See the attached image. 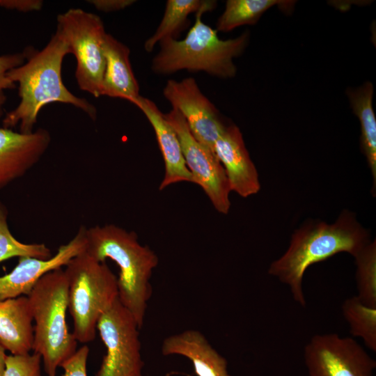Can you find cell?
<instances>
[{
  "label": "cell",
  "instance_id": "6da1fadb",
  "mask_svg": "<svg viewBox=\"0 0 376 376\" xmlns=\"http://www.w3.org/2000/svg\"><path fill=\"white\" fill-rule=\"evenodd\" d=\"M24 52L26 62L7 74L13 82L18 84L20 101L5 115L3 127L12 129L19 125V132L31 134L40 110L55 102L72 104L93 120L96 119V108L86 99L73 95L63 83L62 63L65 56L70 52L57 32L41 51L27 47Z\"/></svg>",
  "mask_w": 376,
  "mask_h": 376
},
{
  "label": "cell",
  "instance_id": "7a4b0ae2",
  "mask_svg": "<svg viewBox=\"0 0 376 376\" xmlns=\"http://www.w3.org/2000/svg\"><path fill=\"white\" fill-rule=\"evenodd\" d=\"M370 241L369 232L348 210H343L332 224L308 221L295 230L287 250L270 264L268 274L288 285L293 299L304 307L302 285L306 269L338 253L354 256Z\"/></svg>",
  "mask_w": 376,
  "mask_h": 376
},
{
  "label": "cell",
  "instance_id": "3957f363",
  "mask_svg": "<svg viewBox=\"0 0 376 376\" xmlns=\"http://www.w3.org/2000/svg\"><path fill=\"white\" fill-rule=\"evenodd\" d=\"M85 252L99 262L112 260L119 268L118 299L142 327L152 296L150 278L159 259L134 231L116 225L95 226L86 230Z\"/></svg>",
  "mask_w": 376,
  "mask_h": 376
},
{
  "label": "cell",
  "instance_id": "277c9868",
  "mask_svg": "<svg viewBox=\"0 0 376 376\" xmlns=\"http://www.w3.org/2000/svg\"><path fill=\"white\" fill-rule=\"evenodd\" d=\"M200 11L194 24L184 39L165 38L159 43L160 49L152 61L151 69L158 75H170L180 70L204 72L219 78L235 76L233 58L240 56L249 40V33L221 40L216 29L202 21Z\"/></svg>",
  "mask_w": 376,
  "mask_h": 376
},
{
  "label": "cell",
  "instance_id": "5b68a950",
  "mask_svg": "<svg viewBox=\"0 0 376 376\" xmlns=\"http://www.w3.org/2000/svg\"><path fill=\"white\" fill-rule=\"evenodd\" d=\"M68 283L62 268L42 276L28 295L33 324V352L41 357L47 376L77 351V341L66 322Z\"/></svg>",
  "mask_w": 376,
  "mask_h": 376
},
{
  "label": "cell",
  "instance_id": "8992f818",
  "mask_svg": "<svg viewBox=\"0 0 376 376\" xmlns=\"http://www.w3.org/2000/svg\"><path fill=\"white\" fill-rule=\"evenodd\" d=\"M64 270L72 334L77 342H91L99 318L118 298L117 277L106 262H99L85 251L72 258Z\"/></svg>",
  "mask_w": 376,
  "mask_h": 376
},
{
  "label": "cell",
  "instance_id": "52a82bcc",
  "mask_svg": "<svg viewBox=\"0 0 376 376\" xmlns=\"http://www.w3.org/2000/svg\"><path fill=\"white\" fill-rule=\"evenodd\" d=\"M57 32L77 60L75 78L80 89L101 96L106 61L103 53L104 26L97 15L71 8L57 16Z\"/></svg>",
  "mask_w": 376,
  "mask_h": 376
},
{
  "label": "cell",
  "instance_id": "ba28073f",
  "mask_svg": "<svg viewBox=\"0 0 376 376\" xmlns=\"http://www.w3.org/2000/svg\"><path fill=\"white\" fill-rule=\"evenodd\" d=\"M139 329L134 315L118 298L97 323L107 347L97 376H142Z\"/></svg>",
  "mask_w": 376,
  "mask_h": 376
},
{
  "label": "cell",
  "instance_id": "9c48e42d",
  "mask_svg": "<svg viewBox=\"0 0 376 376\" xmlns=\"http://www.w3.org/2000/svg\"><path fill=\"white\" fill-rule=\"evenodd\" d=\"M309 376H373L376 361L354 339L336 333L314 335L304 347Z\"/></svg>",
  "mask_w": 376,
  "mask_h": 376
},
{
  "label": "cell",
  "instance_id": "30bf717a",
  "mask_svg": "<svg viewBox=\"0 0 376 376\" xmlns=\"http://www.w3.org/2000/svg\"><path fill=\"white\" fill-rule=\"evenodd\" d=\"M164 117L177 134L194 183L201 186L217 212L228 214L231 191L225 170L214 151L194 138L178 110L172 109Z\"/></svg>",
  "mask_w": 376,
  "mask_h": 376
},
{
  "label": "cell",
  "instance_id": "8fae6325",
  "mask_svg": "<svg viewBox=\"0 0 376 376\" xmlns=\"http://www.w3.org/2000/svg\"><path fill=\"white\" fill-rule=\"evenodd\" d=\"M163 95L184 118L191 133L200 143L214 151V144L226 125L218 110L203 95L195 79H169Z\"/></svg>",
  "mask_w": 376,
  "mask_h": 376
},
{
  "label": "cell",
  "instance_id": "7c38bea8",
  "mask_svg": "<svg viewBox=\"0 0 376 376\" xmlns=\"http://www.w3.org/2000/svg\"><path fill=\"white\" fill-rule=\"evenodd\" d=\"M86 228L81 226L75 237L61 245L57 253L47 260L19 257L15 267L0 276V300L28 296L45 274L65 266L74 257L85 251Z\"/></svg>",
  "mask_w": 376,
  "mask_h": 376
},
{
  "label": "cell",
  "instance_id": "4fadbf2b",
  "mask_svg": "<svg viewBox=\"0 0 376 376\" xmlns=\"http://www.w3.org/2000/svg\"><path fill=\"white\" fill-rule=\"evenodd\" d=\"M50 141L49 132L43 128L31 134L0 128V191L37 164Z\"/></svg>",
  "mask_w": 376,
  "mask_h": 376
},
{
  "label": "cell",
  "instance_id": "5bb4252c",
  "mask_svg": "<svg viewBox=\"0 0 376 376\" xmlns=\"http://www.w3.org/2000/svg\"><path fill=\"white\" fill-rule=\"evenodd\" d=\"M213 150L225 170L230 191L243 198L259 191L258 171L238 127L226 125L214 142Z\"/></svg>",
  "mask_w": 376,
  "mask_h": 376
},
{
  "label": "cell",
  "instance_id": "9a60e30c",
  "mask_svg": "<svg viewBox=\"0 0 376 376\" xmlns=\"http://www.w3.org/2000/svg\"><path fill=\"white\" fill-rule=\"evenodd\" d=\"M146 116L152 125L163 157L165 166L164 178L159 190L180 182H193V178L187 167L179 139L173 127L152 100L139 95L132 102Z\"/></svg>",
  "mask_w": 376,
  "mask_h": 376
},
{
  "label": "cell",
  "instance_id": "2e32d148",
  "mask_svg": "<svg viewBox=\"0 0 376 376\" xmlns=\"http://www.w3.org/2000/svg\"><path fill=\"white\" fill-rule=\"evenodd\" d=\"M162 353L187 357L197 376H230L226 359L200 331L187 329L166 337L162 343Z\"/></svg>",
  "mask_w": 376,
  "mask_h": 376
},
{
  "label": "cell",
  "instance_id": "e0dca14e",
  "mask_svg": "<svg viewBox=\"0 0 376 376\" xmlns=\"http://www.w3.org/2000/svg\"><path fill=\"white\" fill-rule=\"evenodd\" d=\"M102 48L106 66L101 95L124 99L132 103L140 95L130 61L129 48L107 33Z\"/></svg>",
  "mask_w": 376,
  "mask_h": 376
},
{
  "label": "cell",
  "instance_id": "ac0fdd59",
  "mask_svg": "<svg viewBox=\"0 0 376 376\" xmlns=\"http://www.w3.org/2000/svg\"><path fill=\"white\" fill-rule=\"evenodd\" d=\"M33 318L27 296L0 300V344L11 354L30 353L33 348Z\"/></svg>",
  "mask_w": 376,
  "mask_h": 376
},
{
  "label": "cell",
  "instance_id": "d6986e66",
  "mask_svg": "<svg viewBox=\"0 0 376 376\" xmlns=\"http://www.w3.org/2000/svg\"><path fill=\"white\" fill-rule=\"evenodd\" d=\"M373 85L366 81L357 88H350L347 95L354 113L361 126V148L373 177L372 194L376 189V118L373 107Z\"/></svg>",
  "mask_w": 376,
  "mask_h": 376
},
{
  "label": "cell",
  "instance_id": "ffe728a7",
  "mask_svg": "<svg viewBox=\"0 0 376 376\" xmlns=\"http://www.w3.org/2000/svg\"><path fill=\"white\" fill-rule=\"evenodd\" d=\"M217 1L212 0H168L160 24L155 33L144 43V49L151 52L155 46L165 38L176 39L180 33L189 25L191 13L213 10Z\"/></svg>",
  "mask_w": 376,
  "mask_h": 376
},
{
  "label": "cell",
  "instance_id": "44dd1931",
  "mask_svg": "<svg viewBox=\"0 0 376 376\" xmlns=\"http://www.w3.org/2000/svg\"><path fill=\"white\" fill-rule=\"evenodd\" d=\"M288 1L228 0L216 24L217 32H228L243 25L256 24L271 7L286 4Z\"/></svg>",
  "mask_w": 376,
  "mask_h": 376
},
{
  "label": "cell",
  "instance_id": "7402d4cb",
  "mask_svg": "<svg viewBox=\"0 0 376 376\" xmlns=\"http://www.w3.org/2000/svg\"><path fill=\"white\" fill-rule=\"evenodd\" d=\"M342 313L350 334L362 339L365 345L376 352V307L363 304L357 296L344 300Z\"/></svg>",
  "mask_w": 376,
  "mask_h": 376
},
{
  "label": "cell",
  "instance_id": "603a6c76",
  "mask_svg": "<svg viewBox=\"0 0 376 376\" xmlns=\"http://www.w3.org/2000/svg\"><path fill=\"white\" fill-rule=\"evenodd\" d=\"M356 265L357 297L365 304L376 307V242L370 241L354 256Z\"/></svg>",
  "mask_w": 376,
  "mask_h": 376
},
{
  "label": "cell",
  "instance_id": "cb8c5ba5",
  "mask_svg": "<svg viewBox=\"0 0 376 376\" xmlns=\"http://www.w3.org/2000/svg\"><path fill=\"white\" fill-rule=\"evenodd\" d=\"M8 210L0 201V263L13 257H31L47 260L52 256L45 244H25L11 233L8 224Z\"/></svg>",
  "mask_w": 376,
  "mask_h": 376
},
{
  "label": "cell",
  "instance_id": "d4e9b609",
  "mask_svg": "<svg viewBox=\"0 0 376 376\" xmlns=\"http://www.w3.org/2000/svg\"><path fill=\"white\" fill-rule=\"evenodd\" d=\"M41 362L35 352L7 355L4 376H41Z\"/></svg>",
  "mask_w": 376,
  "mask_h": 376
},
{
  "label": "cell",
  "instance_id": "484cf974",
  "mask_svg": "<svg viewBox=\"0 0 376 376\" xmlns=\"http://www.w3.org/2000/svg\"><path fill=\"white\" fill-rule=\"evenodd\" d=\"M25 61L24 52L6 54L0 56V118L3 115L6 101L5 91L15 88L16 84L8 77V72Z\"/></svg>",
  "mask_w": 376,
  "mask_h": 376
},
{
  "label": "cell",
  "instance_id": "4316f807",
  "mask_svg": "<svg viewBox=\"0 0 376 376\" xmlns=\"http://www.w3.org/2000/svg\"><path fill=\"white\" fill-rule=\"evenodd\" d=\"M88 354L89 348L86 345L77 350L72 357L61 364V367L63 370L61 376H88Z\"/></svg>",
  "mask_w": 376,
  "mask_h": 376
},
{
  "label": "cell",
  "instance_id": "83f0119b",
  "mask_svg": "<svg viewBox=\"0 0 376 376\" xmlns=\"http://www.w3.org/2000/svg\"><path fill=\"white\" fill-rule=\"evenodd\" d=\"M42 5L40 0H0L1 7L21 12L39 10Z\"/></svg>",
  "mask_w": 376,
  "mask_h": 376
},
{
  "label": "cell",
  "instance_id": "f1b7e54d",
  "mask_svg": "<svg viewBox=\"0 0 376 376\" xmlns=\"http://www.w3.org/2000/svg\"><path fill=\"white\" fill-rule=\"evenodd\" d=\"M87 2L100 11L112 12L123 10L136 2L134 0H90Z\"/></svg>",
  "mask_w": 376,
  "mask_h": 376
},
{
  "label": "cell",
  "instance_id": "f546056e",
  "mask_svg": "<svg viewBox=\"0 0 376 376\" xmlns=\"http://www.w3.org/2000/svg\"><path fill=\"white\" fill-rule=\"evenodd\" d=\"M7 354L5 349L0 344V376H4Z\"/></svg>",
  "mask_w": 376,
  "mask_h": 376
}]
</instances>
